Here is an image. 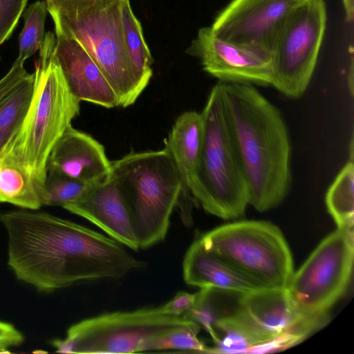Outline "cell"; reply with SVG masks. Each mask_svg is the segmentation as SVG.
Masks as SVG:
<instances>
[{
	"label": "cell",
	"mask_w": 354,
	"mask_h": 354,
	"mask_svg": "<svg viewBox=\"0 0 354 354\" xmlns=\"http://www.w3.org/2000/svg\"><path fill=\"white\" fill-rule=\"evenodd\" d=\"M8 237V264L17 278L40 291L77 282L120 279L145 262L110 236L46 212L2 213Z\"/></svg>",
	"instance_id": "6da1fadb"
},
{
	"label": "cell",
	"mask_w": 354,
	"mask_h": 354,
	"mask_svg": "<svg viewBox=\"0 0 354 354\" xmlns=\"http://www.w3.org/2000/svg\"><path fill=\"white\" fill-rule=\"evenodd\" d=\"M221 82L248 204L259 212L268 211L283 201L290 187L291 147L286 124L279 109L254 84Z\"/></svg>",
	"instance_id": "7a4b0ae2"
},
{
	"label": "cell",
	"mask_w": 354,
	"mask_h": 354,
	"mask_svg": "<svg viewBox=\"0 0 354 354\" xmlns=\"http://www.w3.org/2000/svg\"><path fill=\"white\" fill-rule=\"evenodd\" d=\"M56 40L47 32L36 64L35 88L26 115L0 153L30 175L39 197L47 177V162L55 144L80 111L55 56Z\"/></svg>",
	"instance_id": "3957f363"
},
{
	"label": "cell",
	"mask_w": 354,
	"mask_h": 354,
	"mask_svg": "<svg viewBox=\"0 0 354 354\" xmlns=\"http://www.w3.org/2000/svg\"><path fill=\"white\" fill-rule=\"evenodd\" d=\"M56 36L77 41L116 95L118 106L134 104L144 91L132 68L124 35V0H46Z\"/></svg>",
	"instance_id": "277c9868"
},
{
	"label": "cell",
	"mask_w": 354,
	"mask_h": 354,
	"mask_svg": "<svg viewBox=\"0 0 354 354\" xmlns=\"http://www.w3.org/2000/svg\"><path fill=\"white\" fill-rule=\"evenodd\" d=\"M201 115L203 142L190 186L192 197L214 216L227 220L237 218L248 205V188L220 81L212 87Z\"/></svg>",
	"instance_id": "5b68a950"
},
{
	"label": "cell",
	"mask_w": 354,
	"mask_h": 354,
	"mask_svg": "<svg viewBox=\"0 0 354 354\" xmlns=\"http://www.w3.org/2000/svg\"><path fill=\"white\" fill-rule=\"evenodd\" d=\"M111 176L133 220L140 248L162 241L181 193L171 154L165 148L131 151L111 161Z\"/></svg>",
	"instance_id": "8992f818"
},
{
	"label": "cell",
	"mask_w": 354,
	"mask_h": 354,
	"mask_svg": "<svg viewBox=\"0 0 354 354\" xmlns=\"http://www.w3.org/2000/svg\"><path fill=\"white\" fill-rule=\"evenodd\" d=\"M195 322L161 306L107 313L71 326L65 338L52 345L63 353H133L153 351L158 341Z\"/></svg>",
	"instance_id": "52a82bcc"
},
{
	"label": "cell",
	"mask_w": 354,
	"mask_h": 354,
	"mask_svg": "<svg viewBox=\"0 0 354 354\" xmlns=\"http://www.w3.org/2000/svg\"><path fill=\"white\" fill-rule=\"evenodd\" d=\"M198 239L207 250L263 288L286 289L294 273L288 245L281 230L270 223H231Z\"/></svg>",
	"instance_id": "ba28073f"
},
{
	"label": "cell",
	"mask_w": 354,
	"mask_h": 354,
	"mask_svg": "<svg viewBox=\"0 0 354 354\" xmlns=\"http://www.w3.org/2000/svg\"><path fill=\"white\" fill-rule=\"evenodd\" d=\"M324 0H301L288 15L270 48L271 86L301 97L313 75L326 26Z\"/></svg>",
	"instance_id": "9c48e42d"
},
{
	"label": "cell",
	"mask_w": 354,
	"mask_h": 354,
	"mask_svg": "<svg viewBox=\"0 0 354 354\" xmlns=\"http://www.w3.org/2000/svg\"><path fill=\"white\" fill-rule=\"evenodd\" d=\"M353 257V227L337 228L324 239L286 289L295 306L307 315L327 314L348 288Z\"/></svg>",
	"instance_id": "30bf717a"
},
{
	"label": "cell",
	"mask_w": 354,
	"mask_h": 354,
	"mask_svg": "<svg viewBox=\"0 0 354 354\" xmlns=\"http://www.w3.org/2000/svg\"><path fill=\"white\" fill-rule=\"evenodd\" d=\"M301 0H232L211 28L221 39L270 53L286 19Z\"/></svg>",
	"instance_id": "8fae6325"
},
{
	"label": "cell",
	"mask_w": 354,
	"mask_h": 354,
	"mask_svg": "<svg viewBox=\"0 0 354 354\" xmlns=\"http://www.w3.org/2000/svg\"><path fill=\"white\" fill-rule=\"evenodd\" d=\"M186 53L198 57L204 71L218 81L271 85L269 53L221 39L211 27L198 30Z\"/></svg>",
	"instance_id": "7c38bea8"
},
{
	"label": "cell",
	"mask_w": 354,
	"mask_h": 354,
	"mask_svg": "<svg viewBox=\"0 0 354 354\" xmlns=\"http://www.w3.org/2000/svg\"><path fill=\"white\" fill-rule=\"evenodd\" d=\"M238 308L264 344L283 333L293 334L304 340L329 320L327 315H307L299 311L286 289L262 288L243 294Z\"/></svg>",
	"instance_id": "4fadbf2b"
},
{
	"label": "cell",
	"mask_w": 354,
	"mask_h": 354,
	"mask_svg": "<svg viewBox=\"0 0 354 354\" xmlns=\"http://www.w3.org/2000/svg\"><path fill=\"white\" fill-rule=\"evenodd\" d=\"M56 174L89 185L111 175V161L104 146L86 133L69 127L52 149L47 174Z\"/></svg>",
	"instance_id": "5bb4252c"
},
{
	"label": "cell",
	"mask_w": 354,
	"mask_h": 354,
	"mask_svg": "<svg viewBox=\"0 0 354 354\" xmlns=\"http://www.w3.org/2000/svg\"><path fill=\"white\" fill-rule=\"evenodd\" d=\"M63 208L93 223L123 245L140 248L133 220L111 175Z\"/></svg>",
	"instance_id": "9a60e30c"
},
{
	"label": "cell",
	"mask_w": 354,
	"mask_h": 354,
	"mask_svg": "<svg viewBox=\"0 0 354 354\" xmlns=\"http://www.w3.org/2000/svg\"><path fill=\"white\" fill-rule=\"evenodd\" d=\"M55 56L71 91L80 101L106 109L118 106L113 88L77 41L57 36Z\"/></svg>",
	"instance_id": "2e32d148"
},
{
	"label": "cell",
	"mask_w": 354,
	"mask_h": 354,
	"mask_svg": "<svg viewBox=\"0 0 354 354\" xmlns=\"http://www.w3.org/2000/svg\"><path fill=\"white\" fill-rule=\"evenodd\" d=\"M203 135L201 113L188 111L176 118L165 141V148L171 154L180 178L181 193L178 206L185 224L192 222L193 198L190 186L198 165Z\"/></svg>",
	"instance_id": "e0dca14e"
},
{
	"label": "cell",
	"mask_w": 354,
	"mask_h": 354,
	"mask_svg": "<svg viewBox=\"0 0 354 354\" xmlns=\"http://www.w3.org/2000/svg\"><path fill=\"white\" fill-rule=\"evenodd\" d=\"M183 273L187 284L201 288H212L238 294L265 288L207 250L198 239L185 253Z\"/></svg>",
	"instance_id": "ac0fdd59"
},
{
	"label": "cell",
	"mask_w": 354,
	"mask_h": 354,
	"mask_svg": "<svg viewBox=\"0 0 354 354\" xmlns=\"http://www.w3.org/2000/svg\"><path fill=\"white\" fill-rule=\"evenodd\" d=\"M0 202L37 210L42 205L28 173L15 160L0 153Z\"/></svg>",
	"instance_id": "d6986e66"
},
{
	"label": "cell",
	"mask_w": 354,
	"mask_h": 354,
	"mask_svg": "<svg viewBox=\"0 0 354 354\" xmlns=\"http://www.w3.org/2000/svg\"><path fill=\"white\" fill-rule=\"evenodd\" d=\"M122 17L126 46L132 68L140 86L145 90L153 74V59L145 41L140 22L133 15L129 0H124L123 3Z\"/></svg>",
	"instance_id": "ffe728a7"
},
{
	"label": "cell",
	"mask_w": 354,
	"mask_h": 354,
	"mask_svg": "<svg viewBox=\"0 0 354 354\" xmlns=\"http://www.w3.org/2000/svg\"><path fill=\"white\" fill-rule=\"evenodd\" d=\"M35 73H28L0 102V153L19 129L26 115L35 88Z\"/></svg>",
	"instance_id": "44dd1931"
},
{
	"label": "cell",
	"mask_w": 354,
	"mask_h": 354,
	"mask_svg": "<svg viewBox=\"0 0 354 354\" xmlns=\"http://www.w3.org/2000/svg\"><path fill=\"white\" fill-rule=\"evenodd\" d=\"M328 212L337 228L353 227L354 164L349 160L339 171L326 194Z\"/></svg>",
	"instance_id": "7402d4cb"
},
{
	"label": "cell",
	"mask_w": 354,
	"mask_h": 354,
	"mask_svg": "<svg viewBox=\"0 0 354 354\" xmlns=\"http://www.w3.org/2000/svg\"><path fill=\"white\" fill-rule=\"evenodd\" d=\"M225 290L204 288L196 293V301L192 310L185 316L203 327L212 337L215 344L218 337L215 330L216 322L234 311L227 310L224 300H221Z\"/></svg>",
	"instance_id": "603a6c76"
},
{
	"label": "cell",
	"mask_w": 354,
	"mask_h": 354,
	"mask_svg": "<svg viewBox=\"0 0 354 354\" xmlns=\"http://www.w3.org/2000/svg\"><path fill=\"white\" fill-rule=\"evenodd\" d=\"M47 11L46 1H37L24 14V26L19 37L17 57L24 63L40 48L44 40Z\"/></svg>",
	"instance_id": "cb8c5ba5"
},
{
	"label": "cell",
	"mask_w": 354,
	"mask_h": 354,
	"mask_svg": "<svg viewBox=\"0 0 354 354\" xmlns=\"http://www.w3.org/2000/svg\"><path fill=\"white\" fill-rule=\"evenodd\" d=\"M93 185L48 173L40 195L41 205L64 207L80 198Z\"/></svg>",
	"instance_id": "d4e9b609"
},
{
	"label": "cell",
	"mask_w": 354,
	"mask_h": 354,
	"mask_svg": "<svg viewBox=\"0 0 354 354\" xmlns=\"http://www.w3.org/2000/svg\"><path fill=\"white\" fill-rule=\"evenodd\" d=\"M28 0H0V46L15 28Z\"/></svg>",
	"instance_id": "484cf974"
},
{
	"label": "cell",
	"mask_w": 354,
	"mask_h": 354,
	"mask_svg": "<svg viewBox=\"0 0 354 354\" xmlns=\"http://www.w3.org/2000/svg\"><path fill=\"white\" fill-rule=\"evenodd\" d=\"M24 62L16 59L8 72L0 79V102L4 99L28 73Z\"/></svg>",
	"instance_id": "4316f807"
},
{
	"label": "cell",
	"mask_w": 354,
	"mask_h": 354,
	"mask_svg": "<svg viewBox=\"0 0 354 354\" xmlns=\"http://www.w3.org/2000/svg\"><path fill=\"white\" fill-rule=\"evenodd\" d=\"M196 297V294L181 291L165 305L161 306V308L163 311L169 314L185 315L193 308Z\"/></svg>",
	"instance_id": "83f0119b"
},
{
	"label": "cell",
	"mask_w": 354,
	"mask_h": 354,
	"mask_svg": "<svg viewBox=\"0 0 354 354\" xmlns=\"http://www.w3.org/2000/svg\"><path fill=\"white\" fill-rule=\"evenodd\" d=\"M23 339L22 334L15 326L0 321V353H10L9 349L19 345Z\"/></svg>",
	"instance_id": "f1b7e54d"
},
{
	"label": "cell",
	"mask_w": 354,
	"mask_h": 354,
	"mask_svg": "<svg viewBox=\"0 0 354 354\" xmlns=\"http://www.w3.org/2000/svg\"><path fill=\"white\" fill-rule=\"evenodd\" d=\"M346 19L351 23L354 18V0H342Z\"/></svg>",
	"instance_id": "f546056e"
}]
</instances>
